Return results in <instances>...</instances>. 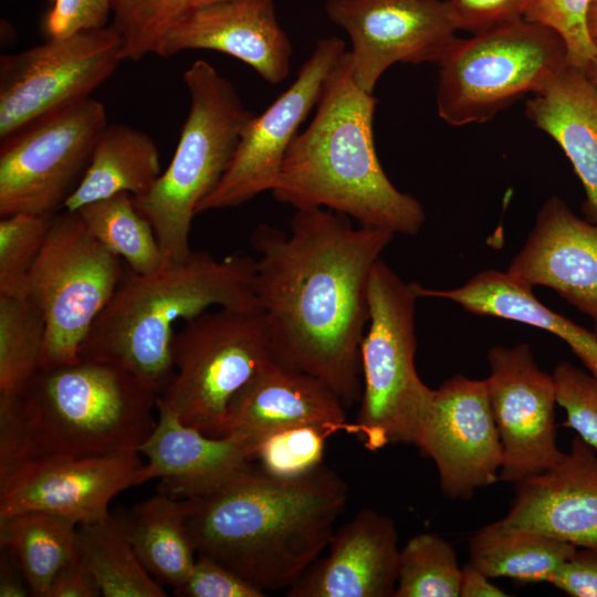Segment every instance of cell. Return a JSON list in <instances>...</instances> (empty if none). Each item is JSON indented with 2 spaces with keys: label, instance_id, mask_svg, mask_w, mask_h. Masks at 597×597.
Wrapping results in <instances>:
<instances>
[{
  "label": "cell",
  "instance_id": "1",
  "mask_svg": "<svg viewBox=\"0 0 597 597\" xmlns=\"http://www.w3.org/2000/svg\"><path fill=\"white\" fill-rule=\"evenodd\" d=\"M350 220L323 208L301 209L289 234L261 223L250 237L273 362L320 378L345 407L362 394L371 271L395 237Z\"/></svg>",
  "mask_w": 597,
  "mask_h": 597
},
{
  "label": "cell",
  "instance_id": "2",
  "mask_svg": "<svg viewBox=\"0 0 597 597\" xmlns=\"http://www.w3.org/2000/svg\"><path fill=\"white\" fill-rule=\"evenodd\" d=\"M347 484L323 465L293 479L251 469L214 493L187 500L197 554L262 590L290 588L327 548Z\"/></svg>",
  "mask_w": 597,
  "mask_h": 597
},
{
  "label": "cell",
  "instance_id": "3",
  "mask_svg": "<svg viewBox=\"0 0 597 597\" xmlns=\"http://www.w3.org/2000/svg\"><path fill=\"white\" fill-rule=\"evenodd\" d=\"M376 98L355 81L346 51L329 72L308 126L292 142L271 191L295 210L323 208L359 226L413 235L421 203L397 189L374 143Z\"/></svg>",
  "mask_w": 597,
  "mask_h": 597
},
{
  "label": "cell",
  "instance_id": "4",
  "mask_svg": "<svg viewBox=\"0 0 597 597\" xmlns=\"http://www.w3.org/2000/svg\"><path fill=\"white\" fill-rule=\"evenodd\" d=\"M157 396L111 364L41 369L23 392L0 397V476L29 462L138 452Z\"/></svg>",
  "mask_w": 597,
  "mask_h": 597
},
{
  "label": "cell",
  "instance_id": "5",
  "mask_svg": "<svg viewBox=\"0 0 597 597\" xmlns=\"http://www.w3.org/2000/svg\"><path fill=\"white\" fill-rule=\"evenodd\" d=\"M216 306L261 312L254 259L209 252L140 274L124 268L121 281L81 345L80 359L111 364L159 395L171 381L174 325Z\"/></svg>",
  "mask_w": 597,
  "mask_h": 597
},
{
  "label": "cell",
  "instance_id": "6",
  "mask_svg": "<svg viewBox=\"0 0 597 597\" xmlns=\"http://www.w3.org/2000/svg\"><path fill=\"white\" fill-rule=\"evenodd\" d=\"M189 109L175 154L153 188L134 198L149 221L164 265L186 260L199 202L214 190L229 167L242 128L254 115L232 83L205 60L184 73Z\"/></svg>",
  "mask_w": 597,
  "mask_h": 597
},
{
  "label": "cell",
  "instance_id": "7",
  "mask_svg": "<svg viewBox=\"0 0 597 597\" xmlns=\"http://www.w3.org/2000/svg\"><path fill=\"white\" fill-rule=\"evenodd\" d=\"M415 282L406 283L383 260L368 287L369 320L360 343L362 394L349 434L368 451L415 444L432 391L415 364Z\"/></svg>",
  "mask_w": 597,
  "mask_h": 597
},
{
  "label": "cell",
  "instance_id": "8",
  "mask_svg": "<svg viewBox=\"0 0 597 597\" xmlns=\"http://www.w3.org/2000/svg\"><path fill=\"white\" fill-rule=\"evenodd\" d=\"M438 63V114L463 126L542 91L567 63V52L554 30L522 18L457 39Z\"/></svg>",
  "mask_w": 597,
  "mask_h": 597
},
{
  "label": "cell",
  "instance_id": "9",
  "mask_svg": "<svg viewBox=\"0 0 597 597\" xmlns=\"http://www.w3.org/2000/svg\"><path fill=\"white\" fill-rule=\"evenodd\" d=\"M171 358L175 374L158 399L211 437L226 436L231 404L273 362L262 313L221 307L185 321Z\"/></svg>",
  "mask_w": 597,
  "mask_h": 597
},
{
  "label": "cell",
  "instance_id": "10",
  "mask_svg": "<svg viewBox=\"0 0 597 597\" xmlns=\"http://www.w3.org/2000/svg\"><path fill=\"white\" fill-rule=\"evenodd\" d=\"M124 272L76 211L55 213L28 280L45 321L42 369L80 362V348Z\"/></svg>",
  "mask_w": 597,
  "mask_h": 597
},
{
  "label": "cell",
  "instance_id": "11",
  "mask_svg": "<svg viewBox=\"0 0 597 597\" xmlns=\"http://www.w3.org/2000/svg\"><path fill=\"white\" fill-rule=\"evenodd\" d=\"M107 125L92 96L30 123L0 147V217L55 214L83 177Z\"/></svg>",
  "mask_w": 597,
  "mask_h": 597
},
{
  "label": "cell",
  "instance_id": "12",
  "mask_svg": "<svg viewBox=\"0 0 597 597\" xmlns=\"http://www.w3.org/2000/svg\"><path fill=\"white\" fill-rule=\"evenodd\" d=\"M114 24L46 40L0 57V140L91 96L123 61Z\"/></svg>",
  "mask_w": 597,
  "mask_h": 597
},
{
  "label": "cell",
  "instance_id": "13",
  "mask_svg": "<svg viewBox=\"0 0 597 597\" xmlns=\"http://www.w3.org/2000/svg\"><path fill=\"white\" fill-rule=\"evenodd\" d=\"M345 52L346 44L337 36L317 41L292 85L247 122L229 167L214 190L199 202L197 214L238 207L273 190L292 142Z\"/></svg>",
  "mask_w": 597,
  "mask_h": 597
},
{
  "label": "cell",
  "instance_id": "14",
  "mask_svg": "<svg viewBox=\"0 0 597 597\" xmlns=\"http://www.w3.org/2000/svg\"><path fill=\"white\" fill-rule=\"evenodd\" d=\"M324 9L347 33L354 78L368 93L392 64L439 62L457 40L449 1L326 0Z\"/></svg>",
  "mask_w": 597,
  "mask_h": 597
},
{
  "label": "cell",
  "instance_id": "15",
  "mask_svg": "<svg viewBox=\"0 0 597 597\" xmlns=\"http://www.w3.org/2000/svg\"><path fill=\"white\" fill-rule=\"evenodd\" d=\"M415 446L433 461L451 500H467L495 483L502 446L485 379L455 375L433 389Z\"/></svg>",
  "mask_w": 597,
  "mask_h": 597
},
{
  "label": "cell",
  "instance_id": "16",
  "mask_svg": "<svg viewBox=\"0 0 597 597\" xmlns=\"http://www.w3.org/2000/svg\"><path fill=\"white\" fill-rule=\"evenodd\" d=\"M489 400L502 446L499 480L517 483L557 464L556 386L531 346H494L488 353Z\"/></svg>",
  "mask_w": 597,
  "mask_h": 597
},
{
  "label": "cell",
  "instance_id": "17",
  "mask_svg": "<svg viewBox=\"0 0 597 597\" xmlns=\"http://www.w3.org/2000/svg\"><path fill=\"white\" fill-rule=\"evenodd\" d=\"M138 453L25 463L0 476V516L41 511L77 525L105 519L111 501L137 485Z\"/></svg>",
  "mask_w": 597,
  "mask_h": 597
},
{
  "label": "cell",
  "instance_id": "18",
  "mask_svg": "<svg viewBox=\"0 0 597 597\" xmlns=\"http://www.w3.org/2000/svg\"><path fill=\"white\" fill-rule=\"evenodd\" d=\"M157 423L138 452L147 458L137 485L157 479L158 492L179 500L206 498L242 473L255 458L259 440L232 432L205 434L184 423L156 398Z\"/></svg>",
  "mask_w": 597,
  "mask_h": 597
},
{
  "label": "cell",
  "instance_id": "19",
  "mask_svg": "<svg viewBox=\"0 0 597 597\" xmlns=\"http://www.w3.org/2000/svg\"><path fill=\"white\" fill-rule=\"evenodd\" d=\"M187 50L226 53L272 85L290 74L293 52L273 0H221L201 7L167 32L155 54L167 57Z\"/></svg>",
  "mask_w": 597,
  "mask_h": 597
},
{
  "label": "cell",
  "instance_id": "20",
  "mask_svg": "<svg viewBox=\"0 0 597 597\" xmlns=\"http://www.w3.org/2000/svg\"><path fill=\"white\" fill-rule=\"evenodd\" d=\"M507 272L531 287L557 292L593 320L597 335V223L552 197Z\"/></svg>",
  "mask_w": 597,
  "mask_h": 597
},
{
  "label": "cell",
  "instance_id": "21",
  "mask_svg": "<svg viewBox=\"0 0 597 597\" xmlns=\"http://www.w3.org/2000/svg\"><path fill=\"white\" fill-rule=\"evenodd\" d=\"M515 485L507 524L597 549V452L578 436L557 464Z\"/></svg>",
  "mask_w": 597,
  "mask_h": 597
},
{
  "label": "cell",
  "instance_id": "22",
  "mask_svg": "<svg viewBox=\"0 0 597 597\" xmlns=\"http://www.w3.org/2000/svg\"><path fill=\"white\" fill-rule=\"evenodd\" d=\"M326 556L286 590L289 597H394L398 533L394 520L363 509L336 530Z\"/></svg>",
  "mask_w": 597,
  "mask_h": 597
},
{
  "label": "cell",
  "instance_id": "23",
  "mask_svg": "<svg viewBox=\"0 0 597 597\" xmlns=\"http://www.w3.org/2000/svg\"><path fill=\"white\" fill-rule=\"evenodd\" d=\"M345 406L323 380L271 362L230 406L226 434H249L261 443L268 436L298 426H316L328 434H349Z\"/></svg>",
  "mask_w": 597,
  "mask_h": 597
},
{
  "label": "cell",
  "instance_id": "24",
  "mask_svg": "<svg viewBox=\"0 0 597 597\" xmlns=\"http://www.w3.org/2000/svg\"><path fill=\"white\" fill-rule=\"evenodd\" d=\"M527 117L570 160L586 193V219L597 223V83L568 62L526 103Z\"/></svg>",
  "mask_w": 597,
  "mask_h": 597
},
{
  "label": "cell",
  "instance_id": "25",
  "mask_svg": "<svg viewBox=\"0 0 597 597\" xmlns=\"http://www.w3.org/2000/svg\"><path fill=\"white\" fill-rule=\"evenodd\" d=\"M533 287L498 270L478 273L462 286L451 290L427 289L415 282L420 297L452 301L476 315L494 316L532 325L563 339L597 378V335L542 304Z\"/></svg>",
  "mask_w": 597,
  "mask_h": 597
},
{
  "label": "cell",
  "instance_id": "26",
  "mask_svg": "<svg viewBox=\"0 0 597 597\" xmlns=\"http://www.w3.org/2000/svg\"><path fill=\"white\" fill-rule=\"evenodd\" d=\"M153 138L133 126L112 123L101 132L88 166L63 205L67 211L118 193L146 195L161 175Z\"/></svg>",
  "mask_w": 597,
  "mask_h": 597
},
{
  "label": "cell",
  "instance_id": "27",
  "mask_svg": "<svg viewBox=\"0 0 597 597\" xmlns=\"http://www.w3.org/2000/svg\"><path fill=\"white\" fill-rule=\"evenodd\" d=\"M187 500L158 492L137 503L121 520L144 566L157 580L179 588L195 564L187 526Z\"/></svg>",
  "mask_w": 597,
  "mask_h": 597
},
{
  "label": "cell",
  "instance_id": "28",
  "mask_svg": "<svg viewBox=\"0 0 597 597\" xmlns=\"http://www.w3.org/2000/svg\"><path fill=\"white\" fill-rule=\"evenodd\" d=\"M576 549L569 543L501 519L470 538L469 563L491 579L506 577L524 584L551 583Z\"/></svg>",
  "mask_w": 597,
  "mask_h": 597
},
{
  "label": "cell",
  "instance_id": "29",
  "mask_svg": "<svg viewBox=\"0 0 597 597\" xmlns=\"http://www.w3.org/2000/svg\"><path fill=\"white\" fill-rule=\"evenodd\" d=\"M0 545L23 574L30 596L49 597L55 575L80 551L77 524L41 511L0 516Z\"/></svg>",
  "mask_w": 597,
  "mask_h": 597
},
{
  "label": "cell",
  "instance_id": "30",
  "mask_svg": "<svg viewBox=\"0 0 597 597\" xmlns=\"http://www.w3.org/2000/svg\"><path fill=\"white\" fill-rule=\"evenodd\" d=\"M80 552L104 597H165L163 586L137 556L121 517L77 525Z\"/></svg>",
  "mask_w": 597,
  "mask_h": 597
},
{
  "label": "cell",
  "instance_id": "31",
  "mask_svg": "<svg viewBox=\"0 0 597 597\" xmlns=\"http://www.w3.org/2000/svg\"><path fill=\"white\" fill-rule=\"evenodd\" d=\"M76 212L88 232L133 271L148 274L164 265L153 227L137 210L132 195L101 199Z\"/></svg>",
  "mask_w": 597,
  "mask_h": 597
},
{
  "label": "cell",
  "instance_id": "32",
  "mask_svg": "<svg viewBox=\"0 0 597 597\" xmlns=\"http://www.w3.org/2000/svg\"><path fill=\"white\" fill-rule=\"evenodd\" d=\"M45 321L28 297L0 296V397L23 392L42 369Z\"/></svg>",
  "mask_w": 597,
  "mask_h": 597
},
{
  "label": "cell",
  "instance_id": "33",
  "mask_svg": "<svg viewBox=\"0 0 597 597\" xmlns=\"http://www.w3.org/2000/svg\"><path fill=\"white\" fill-rule=\"evenodd\" d=\"M461 573L448 541L420 533L400 548L394 597H459Z\"/></svg>",
  "mask_w": 597,
  "mask_h": 597
},
{
  "label": "cell",
  "instance_id": "34",
  "mask_svg": "<svg viewBox=\"0 0 597 597\" xmlns=\"http://www.w3.org/2000/svg\"><path fill=\"white\" fill-rule=\"evenodd\" d=\"M221 0H112L113 22L123 41V61L137 62L156 50L167 32L192 11Z\"/></svg>",
  "mask_w": 597,
  "mask_h": 597
},
{
  "label": "cell",
  "instance_id": "35",
  "mask_svg": "<svg viewBox=\"0 0 597 597\" xmlns=\"http://www.w3.org/2000/svg\"><path fill=\"white\" fill-rule=\"evenodd\" d=\"M53 214L13 213L0 220V296H28L31 269Z\"/></svg>",
  "mask_w": 597,
  "mask_h": 597
},
{
  "label": "cell",
  "instance_id": "36",
  "mask_svg": "<svg viewBox=\"0 0 597 597\" xmlns=\"http://www.w3.org/2000/svg\"><path fill=\"white\" fill-rule=\"evenodd\" d=\"M329 434L316 426H298L274 432L258 447L262 472L281 479L307 474L322 465Z\"/></svg>",
  "mask_w": 597,
  "mask_h": 597
},
{
  "label": "cell",
  "instance_id": "37",
  "mask_svg": "<svg viewBox=\"0 0 597 597\" xmlns=\"http://www.w3.org/2000/svg\"><path fill=\"white\" fill-rule=\"evenodd\" d=\"M591 0H528L524 19L554 30L563 40L567 62L584 71L597 56L587 14Z\"/></svg>",
  "mask_w": 597,
  "mask_h": 597
},
{
  "label": "cell",
  "instance_id": "38",
  "mask_svg": "<svg viewBox=\"0 0 597 597\" xmlns=\"http://www.w3.org/2000/svg\"><path fill=\"white\" fill-rule=\"evenodd\" d=\"M557 405L566 415L563 423L597 452V378L569 362L553 371Z\"/></svg>",
  "mask_w": 597,
  "mask_h": 597
},
{
  "label": "cell",
  "instance_id": "39",
  "mask_svg": "<svg viewBox=\"0 0 597 597\" xmlns=\"http://www.w3.org/2000/svg\"><path fill=\"white\" fill-rule=\"evenodd\" d=\"M175 594L181 597L265 596L264 590L205 554H198L189 576Z\"/></svg>",
  "mask_w": 597,
  "mask_h": 597
},
{
  "label": "cell",
  "instance_id": "40",
  "mask_svg": "<svg viewBox=\"0 0 597 597\" xmlns=\"http://www.w3.org/2000/svg\"><path fill=\"white\" fill-rule=\"evenodd\" d=\"M40 23L46 40L62 39L81 31L101 29L113 13L112 0H50Z\"/></svg>",
  "mask_w": 597,
  "mask_h": 597
},
{
  "label": "cell",
  "instance_id": "41",
  "mask_svg": "<svg viewBox=\"0 0 597 597\" xmlns=\"http://www.w3.org/2000/svg\"><path fill=\"white\" fill-rule=\"evenodd\" d=\"M528 0H449L459 29L474 33L524 18Z\"/></svg>",
  "mask_w": 597,
  "mask_h": 597
},
{
  "label": "cell",
  "instance_id": "42",
  "mask_svg": "<svg viewBox=\"0 0 597 597\" xmlns=\"http://www.w3.org/2000/svg\"><path fill=\"white\" fill-rule=\"evenodd\" d=\"M549 584L572 597H597V549L577 547Z\"/></svg>",
  "mask_w": 597,
  "mask_h": 597
},
{
  "label": "cell",
  "instance_id": "43",
  "mask_svg": "<svg viewBox=\"0 0 597 597\" xmlns=\"http://www.w3.org/2000/svg\"><path fill=\"white\" fill-rule=\"evenodd\" d=\"M102 595L96 578L83 554L66 562L55 575L49 597H97Z\"/></svg>",
  "mask_w": 597,
  "mask_h": 597
},
{
  "label": "cell",
  "instance_id": "44",
  "mask_svg": "<svg viewBox=\"0 0 597 597\" xmlns=\"http://www.w3.org/2000/svg\"><path fill=\"white\" fill-rule=\"evenodd\" d=\"M503 589L469 562L462 567L459 597H505Z\"/></svg>",
  "mask_w": 597,
  "mask_h": 597
},
{
  "label": "cell",
  "instance_id": "45",
  "mask_svg": "<svg viewBox=\"0 0 597 597\" xmlns=\"http://www.w3.org/2000/svg\"><path fill=\"white\" fill-rule=\"evenodd\" d=\"M0 558V597H25L30 595L28 583L10 557L2 549Z\"/></svg>",
  "mask_w": 597,
  "mask_h": 597
},
{
  "label": "cell",
  "instance_id": "46",
  "mask_svg": "<svg viewBox=\"0 0 597 597\" xmlns=\"http://www.w3.org/2000/svg\"><path fill=\"white\" fill-rule=\"evenodd\" d=\"M587 23L593 40L597 39V3L590 4L587 14Z\"/></svg>",
  "mask_w": 597,
  "mask_h": 597
},
{
  "label": "cell",
  "instance_id": "47",
  "mask_svg": "<svg viewBox=\"0 0 597 597\" xmlns=\"http://www.w3.org/2000/svg\"><path fill=\"white\" fill-rule=\"evenodd\" d=\"M594 42L597 48V39H594ZM586 74L597 83V56L595 61L585 70Z\"/></svg>",
  "mask_w": 597,
  "mask_h": 597
},
{
  "label": "cell",
  "instance_id": "48",
  "mask_svg": "<svg viewBox=\"0 0 597 597\" xmlns=\"http://www.w3.org/2000/svg\"><path fill=\"white\" fill-rule=\"evenodd\" d=\"M591 3H597V0H591Z\"/></svg>",
  "mask_w": 597,
  "mask_h": 597
}]
</instances>
